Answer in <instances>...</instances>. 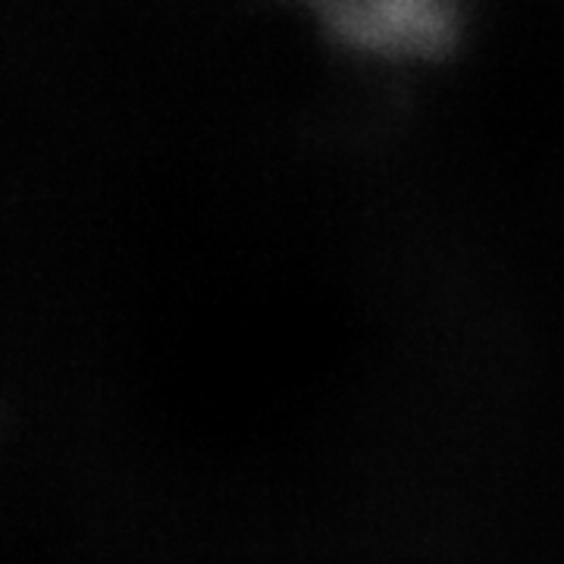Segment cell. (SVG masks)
<instances>
[{
  "mask_svg": "<svg viewBox=\"0 0 564 564\" xmlns=\"http://www.w3.org/2000/svg\"><path fill=\"white\" fill-rule=\"evenodd\" d=\"M336 35L380 57H426L452 39V0H314Z\"/></svg>",
  "mask_w": 564,
  "mask_h": 564,
  "instance_id": "1",
  "label": "cell"
}]
</instances>
